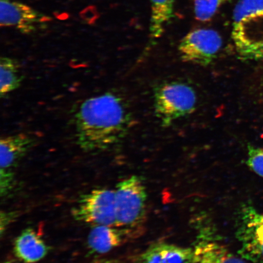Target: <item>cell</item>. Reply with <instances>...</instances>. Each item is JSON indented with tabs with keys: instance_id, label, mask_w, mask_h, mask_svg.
<instances>
[{
	"instance_id": "6da1fadb",
	"label": "cell",
	"mask_w": 263,
	"mask_h": 263,
	"mask_svg": "<svg viewBox=\"0 0 263 263\" xmlns=\"http://www.w3.org/2000/svg\"><path fill=\"white\" fill-rule=\"evenodd\" d=\"M133 117L120 95L107 91L82 103L74 115L76 141L87 153L106 151L127 136Z\"/></svg>"
},
{
	"instance_id": "7a4b0ae2",
	"label": "cell",
	"mask_w": 263,
	"mask_h": 263,
	"mask_svg": "<svg viewBox=\"0 0 263 263\" xmlns=\"http://www.w3.org/2000/svg\"><path fill=\"white\" fill-rule=\"evenodd\" d=\"M232 39L240 58L263 59V0H239L233 15Z\"/></svg>"
},
{
	"instance_id": "3957f363",
	"label": "cell",
	"mask_w": 263,
	"mask_h": 263,
	"mask_svg": "<svg viewBox=\"0 0 263 263\" xmlns=\"http://www.w3.org/2000/svg\"><path fill=\"white\" fill-rule=\"evenodd\" d=\"M115 227L129 234L139 228L146 217L147 192L143 180L133 176L121 181L115 190Z\"/></svg>"
},
{
	"instance_id": "277c9868",
	"label": "cell",
	"mask_w": 263,
	"mask_h": 263,
	"mask_svg": "<svg viewBox=\"0 0 263 263\" xmlns=\"http://www.w3.org/2000/svg\"><path fill=\"white\" fill-rule=\"evenodd\" d=\"M154 98L156 116L162 126L166 127L193 113L197 104L194 88L181 81L158 85L154 89Z\"/></svg>"
},
{
	"instance_id": "5b68a950",
	"label": "cell",
	"mask_w": 263,
	"mask_h": 263,
	"mask_svg": "<svg viewBox=\"0 0 263 263\" xmlns=\"http://www.w3.org/2000/svg\"><path fill=\"white\" fill-rule=\"evenodd\" d=\"M236 238L240 255L251 263H263V214L249 203L239 209Z\"/></svg>"
},
{
	"instance_id": "8992f818",
	"label": "cell",
	"mask_w": 263,
	"mask_h": 263,
	"mask_svg": "<svg viewBox=\"0 0 263 263\" xmlns=\"http://www.w3.org/2000/svg\"><path fill=\"white\" fill-rule=\"evenodd\" d=\"M72 215L77 221L92 227L115 226V190L97 189L82 195L72 210Z\"/></svg>"
},
{
	"instance_id": "52a82bcc",
	"label": "cell",
	"mask_w": 263,
	"mask_h": 263,
	"mask_svg": "<svg viewBox=\"0 0 263 263\" xmlns=\"http://www.w3.org/2000/svg\"><path fill=\"white\" fill-rule=\"evenodd\" d=\"M222 46L221 35L211 29H197L183 37L179 47L184 61L207 66L212 64Z\"/></svg>"
},
{
	"instance_id": "ba28073f",
	"label": "cell",
	"mask_w": 263,
	"mask_h": 263,
	"mask_svg": "<svg viewBox=\"0 0 263 263\" xmlns=\"http://www.w3.org/2000/svg\"><path fill=\"white\" fill-rule=\"evenodd\" d=\"M0 12L2 26L15 27L25 34L35 32L39 26L51 21L49 16L15 0H0Z\"/></svg>"
},
{
	"instance_id": "9c48e42d",
	"label": "cell",
	"mask_w": 263,
	"mask_h": 263,
	"mask_svg": "<svg viewBox=\"0 0 263 263\" xmlns=\"http://www.w3.org/2000/svg\"><path fill=\"white\" fill-rule=\"evenodd\" d=\"M34 138L18 134L0 140V177L15 178L14 170L20 162L34 146Z\"/></svg>"
},
{
	"instance_id": "30bf717a",
	"label": "cell",
	"mask_w": 263,
	"mask_h": 263,
	"mask_svg": "<svg viewBox=\"0 0 263 263\" xmlns=\"http://www.w3.org/2000/svg\"><path fill=\"white\" fill-rule=\"evenodd\" d=\"M130 235L126 230L110 226H94L87 238V246L91 254H105L118 248Z\"/></svg>"
},
{
	"instance_id": "8fae6325",
	"label": "cell",
	"mask_w": 263,
	"mask_h": 263,
	"mask_svg": "<svg viewBox=\"0 0 263 263\" xmlns=\"http://www.w3.org/2000/svg\"><path fill=\"white\" fill-rule=\"evenodd\" d=\"M49 250L47 243L32 228L23 230L16 238L14 244V254L26 263L41 261L47 255Z\"/></svg>"
},
{
	"instance_id": "7c38bea8",
	"label": "cell",
	"mask_w": 263,
	"mask_h": 263,
	"mask_svg": "<svg viewBox=\"0 0 263 263\" xmlns=\"http://www.w3.org/2000/svg\"><path fill=\"white\" fill-rule=\"evenodd\" d=\"M143 263H195V251L178 246L158 243L142 256Z\"/></svg>"
},
{
	"instance_id": "4fadbf2b",
	"label": "cell",
	"mask_w": 263,
	"mask_h": 263,
	"mask_svg": "<svg viewBox=\"0 0 263 263\" xmlns=\"http://www.w3.org/2000/svg\"><path fill=\"white\" fill-rule=\"evenodd\" d=\"M194 251L196 263H247L244 258L215 242H200Z\"/></svg>"
},
{
	"instance_id": "5bb4252c",
	"label": "cell",
	"mask_w": 263,
	"mask_h": 263,
	"mask_svg": "<svg viewBox=\"0 0 263 263\" xmlns=\"http://www.w3.org/2000/svg\"><path fill=\"white\" fill-rule=\"evenodd\" d=\"M151 18L150 34L153 39L160 37L173 17L174 0H150Z\"/></svg>"
},
{
	"instance_id": "9a60e30c",
	"label": "cell",
	"mask_w": 263,
	"mask_h": 263,
	"mask_svg": "<svg viewBox=\"0 0 263 263\" xmlns=\"http://www.w3.org/2000/svg\"><path fill=\"white\" fill-rule=\"evenodd\" d=\"M0 95L2 98L18 89L24 80L18 62L8 57H2L0 60Z\"/></svg>"
},
{
	"instance_id": "2e32d148",
	"label": "cell",
	"mask_w": 263,
	"mask_h": 263,
	"mask_svg": "<svg viewBox=\"0 0 263 263\" xmlns=\"http://www.w3.org/2000/svg\"><path fill=\"white\" fill-rule=\"evenodd\" d=\"M230 0H193L194 11L197 21H211L223 5Z\"/></svg>"
},
{
	"instance_id": "e0dca14e",
	"label": "cell",
	"mask_w": 263,
	"mask_h": 263,
	"mask_svg": "<svg viewBox=\"0 0 263 263\" xmlns=\"http://www.w3.org/2000/svg\"><path fill=\"white\" fill-rule=\"evenodd\" d=\"M246 163L250 169L263 178V148L248 144Z\"/></svg>"
},
{
	"instance_id": "ac0fdd59",
	"label": "cell",
	"mask_w": 263,
	"mask_h": 263,
	"mask_svg": "<svg viewBox=\"0 0 263 263\" xmlns=\"http://www.w3.org/2000/svg\"><path fill=\"white\" fill-rule=\"evenodd\" d=\"M18 214L15 212H2L1 213V235L4 234L6 230H7L8 226L11 223L15 221V219L17 218Z\"/></svg>"
},
{
	"instance_id": "d6986e66",
	"label": "cell",
	"mask_w": 263,
	"mask_h": 263,
	"mask_svg": "<svg viewBox=\"0 0 263 263\" xmlns=\"http://www.w3.org/2000/svg\"><path fill=\"white\" fill-rule=\"evenodd\" d=\"M90 263H111V262H110L109 261H108L100 260V261H92Z\"/></svg>"
},
{
	"instance_id": "ffe728a7",
	"label": "cell",
	"mask_w": 263,
	"mask_h": 263,
	"mask_svg": "<svg viewBox=\"0 0 263 263\" xmlns=\"http://www.w3.org/2000/svg\"><path fill=\"white\" fill-rule=\"evenodd\" d=\"M3 263H16V262H12V261H5V262H3Z\"/></svg>"
}]
</instances>
